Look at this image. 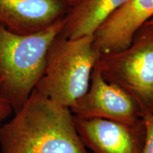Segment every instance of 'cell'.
<instances>
[{
  "instance_id": "6da1fadb",
  "label": "cell",
  "mask_w": 153,
  "mask_h": 153,
  "mask_svg": "<svg viewBox=\"0 0 153 153\" xmlns=\"http://www.w3.org/2000/svg\"><path fill=\"white\" fill-rule=\"evenodd\" d=\"M14 114L0 125L1 153H89L70 108L36 88Z\"/></svg>"
},
{
  "instance_id": "7a4b0ae2",
  "label": "cell",
  "mask_w": 153,
  "mask_h": 153,
  "mask_svg": "<svg viewBox=\"0 0 153 153\" xmlns=\"http://www.w3.org/2000/svg\"><path fill=\"white\" fill-rule=\"evenodd\" d=\"M63 26L62 16L41 30L21 35L0 25V97L14 113L22 108L43 76L48 50Z\"/></svg>"
},
{
  "instance_id": "3957f363",
  "label": "cell",
  "mask_w": 153,
  "mask_h": 153,
  "mask_svg": "<svg viewBox=\"0 0 153 153\" xmlns=\"http://www.w3.org/2000/svg\"><path fill=\"white\" fill-rule=\"evenodd\" d=\"M101 56L94 35L68 38L60 33L50 47L43 74L36 88L70 108L87 92L93 69Z\"/></svg>"
},
{
  "instance_id": "277c9868",
  "label": "cell",
  "mask_w": 153,
  "mask_h": 153,
  "mask_svg": "<svg viewBox=\"0 0 153 153\" xmlns=\"http://www.w3.org/2000/svg\"><path fill=\"white\" fill-rule=\"evenodd\" d=\"M135 36L127 48L101 55L97 63L107 82L136 101L143 116L153 114V26Z\"/></svg>"
},
{
  "instance_id": "5b68a950",
  "label": "cell",
  "mask_w": 153,
  "mask_h": 153,
  "mask_svg": "<svg viewBox=\"0 0 153 153\" xmlns=\"http://www.w3.org/2000/svg\"><path fill=\"white\" fill-rule=\"evenodd\" d=\"M75 116L101 118L125 124L143 119V113L128 94L104 79L96 65L87 92L70 108Z\"/></svg>"
},
{
  "instance_id": "8992f818",
  "label": "cell",
  "mask_w": 153,
  "mask_h": 153,
  "mask_svg": "<svg viewBox=\"0 0 153 153\" xmlns=\"http://www.w3.org/2000/svg\"><path fill=\"white\" fill-rule=\"evenodd\" d=\"M82 143L91 153H141L145 138L143 118L125 124L101 118L74 116Z\"/></svg>"
},
{
  "instance_id": "52a82bcc",
  "label": "cell",
  "mask_w": 153,
  "mask_h": 153,
  "mask_svg": "<svg viewBox=\"0 0 153 153\" xmlns=\"http://www.w3.org/2000/svg\"><path fill=\"white\" fill-rule=\"evenodd\" d=\"M153 18V0H128L111 15L94 34L101 55L127 48L140 28Z\"/></svg>"
},
{
  "instance_id": "ba28073f",
  "label": "cell",
  "mask_w": 153,
  "mask_h": 153,
  "mask_svg": "<svg viewBox=\"0 0 153 153\" xmlns=\"http://www.w3.org/2000/svg\"><path fill=\"white\" fill-rule=\"evenodd\" d=\"M67 7L60 0H0V25L16 34H30L62 17Z\"/></svg>"
},
{
  "instance_id": "9c48e42d",
  "label": "cell",
  "mask_w": 153,
  "mask_h": 153,
  "mask_svg": "<svg viewBox=\"0 0 153 153\" xmlns=\"http://www.w3.org/2000/svg\"><path fill=\"white\" fill-rule=\"evenodd\" d=\"M128 0H81L64 17L61 34L68 38L92 36L99 26Z\"/></svg>"
},
{
  "instance_id": "30bf717a",
  "label": "cell",
  "mask_w": 153,
  "mask_h": 153,
  "mask_svg": "<svg viewBox=\"0 0 153 153\" xmlns=\"http://www.w3.org/2000/svg\"><path fill=\"white\" fill-rule=\"evenodd\" d=\"M145 127V138L141 153H153V115L143 116Z\"/></svg>"
},
{
  "instance_id": "8fae6325",
  "label": "cell",
  "mask_w": 153,
  "mask_h": 153,
  "mask_svg": "<svg viewBox=\"0 0 153 153\" xmlns=\"http://www.w3.org/2000/svg\"><path fill=\"white\" fill-rule=\"evenodd\" d=\"M14 113L10 104L0 97V125Z\"/></svg>"
},
{
  "instance_id": "7c38bea8",
  "label": "cell",
  "mask_w": 153,
  "mask_h": 153,
  "mask_svg": "<svg viewBox=\"0 0 153 153\" xmlns=\"http://www.w3.org/2000/svg\"><path fill=\"white\" fill-rule=\"evenodd\" d=\"M61 2L63 3V4L66 7H70V8L75 6L78 2H79L81 0H60Z\"/></svg>"
},
{
  "instance_id": "4fadbf2b",
  "label": "cell",
  "mask_w": 153,
  "mask_h": 153,
  "mask_svg": "<svg viewBox=\"0 0 153 153\" xmlns=\"http://www.w3.org/2000/svg\"><path fill=\"white\" fill-rule=\"evenodd\" d=\"M144 26H153V18L151 19L150 20H149Z\"/></svg>"
},
{
  "instance_id": "5bb4252c",
  "label": "cell",
  "mask_w": 153,
  "mask_h": 153,
  "mask_svg": "<svg viewBox=\"0 0 153 153\" xmlns=\"http://www.w3.org/2000/svg\"><path fill=\"white\" fill-rule=\"evenodd\" d=\"M0 153H1V151H0Z\"/></svg>"
},
{
  "instance_id": "9a60e30c",
  "label": "cell",
  "mask_w": 153,
  "mask_h": 153,
  "mask_svg": "<svg viewBox=\"0 0 153 153\" xmlns=\"http://www.w3.org/2000/svg\"><path fill=\"white\" fill-rule=\"evenodd\" d=\"M152 115H153V114H152Z\"/></svg>"
}]
</instances>
